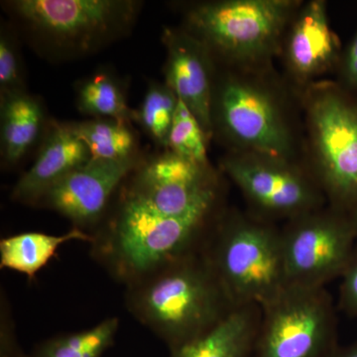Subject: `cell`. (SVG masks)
Instances as JSON below:
<instances>
[{"instance_id":"6da1fadb","label":"cell","mask_w":357,"mask_h":357,"mask_svg":"<svg viewBox=\"0 0 357 357\" xmlns=\"http://www.w3.org/2000/svg\"><path fill=\"white\" fill-rule=\"evenodd\" d=\"M211 121L213 140L227 151L306 163L299 93L274 64L241 67L217 63Z\"/></svg>"},{"instance_id":"7a4b0ae2","label":"cell","mask_w":357,"mask_h":357,"mask_svg":"<svg viewBox=\"0 0 357 357\" xmlns=\"http://www.w3.org/2000/svg\"><path fill=\"white\" fill-rule=\"evenodd\" d=\"M223 213L167 217L119 189L91 234V256L115 280L128 286L203 248Z\"/></svg>"},{"instance_id":"3957f363","label":"cell","mask_w":357,"mask_h":357,"mask_svg":"<svg viewBox=\"0 0 357 357\" xmlns=\"http://www.w3.org/2000/svg\"><path fill=\"white\" fill-rule=\"evenodd\" d=\"M126 306L170 351L208 332L236 307L204 248L126 286Z\"/></svg>"},{"instance_id":"277c9868","label":"cell","mask_w":357,"mask_h":357,"mask_svg":"<svg viewBox=\"0 0 357 357\" xmlns=\"http://www.w3.org/2000/svg\"><path fill=\"white\" fill-rule=\"evenodd\" d=\"M143 2L134 0H13L2 6L42 57L91 55L130 33Z\"/></svg>"},{"instance_id":"5b68a950","label":"cell","mask_w":357,"mask_h":357,"mask_svg":"<svg viewBox=\"0 0 357 357\" xmlns=\"http://www.w3.org/2000/svg\"><path fill=\"white\" fill-rule=\"evenodd\" d=\"M303 0H208L188 2L181 27L222 65L274 64L284 35Z\"/></svg>"},{"instance_id":"8992f818","label":"cell","mask_w":357,"mask_h":357,"mask_svg":"<svg viewBox=\"0 0 357 357\" xmlns=\"http://www.w3.org/2000/svg\"><path fill=\"white\" fill-rule=\"evenodd\" d=\"M305 161L332 208L357 206V96L323 79L298 91Z\"/></svg>"},{"instance_id":"52a82bcc","label":"cell","mask_w":357,"mask_h":357,"mask_svg":"<svg viewBox=\"0 0 357 357\" xmlns=\"http://www.w3.org/2000/svg\"><path fill=\"white\" fill-rule=\"evenodd\" d=\"M204 251L236 307L261 309L288 287L281 230L267 220L225 211Z\"/></svg>"},{"instance_id":"ba28073f","label":"cell","mask_w":357,"mask_h":357,"mask_svg":"<svg viewBox=\"0 0 357 357\" xmlns=\"http://www.w3.org/2000/svg\"><path fill=\"white\" fill-rule=\"evenodd\" d=\"M223 174L168 149L143 157L121 189L161 215L211 217L223 213Z\"/></svg>"},{"instance_id":"9c48e42d","label":"cell","mask_w":357,"mask_h":357,"mask_svg":"<svg viewBox=\"0 0 357 357\" xmlns=\"http://www.w3.org/2000/svg\"><path fill=\"white\" fill-rule=\"evenodd\" d=\"M220 170L243 192L255 217L292 220L325 208L328 199L305 162L227 151Z\"/></svg>"},{"instance_id":"30bf717a","label":"cell","mask_w":357,"mask_h":357,"mask_svg":"<svg viewBox=\"0 0 357 357\" xmlns=\"http://www.w3.org/2000/svg\"><path fill=\"white\" fill-rule=\"evenodd\" d=\"M255 357H331L335 316L325 288L288 286L261 307Z\"/></svg>"},{"instance_id":"8fae6325","label":"cell","mask_w":357,"mask_h":357,"mask_svg":"<svg viewBox=\"0 0 357 357\" xmlns=\"http://www.w3.org/2000/svg\"><path fill=\"white\" fill-rule=\"evenodd\" d=\"M356 237L349 213L331 206L288 220L281 230L288 286L324 288L342 276Z\"/></svg>"},{"instance_id":"7c38bea8","label":"cell","mask_w":357,"mask_h":357,"mask_svg":"<svg viewBox=\"0 0 357 357\" xmlns=\"http://www.w3.org/2000/svg\"><path fill=\"white\" fill-rule=\"evenodd\" d=\"M142 159L140 154L123 160L91 159L50 188L36 206L57 211L74 227L91 234Z\"/></svg>"},{"instance_id":"4fadbf2b","label":"cell","mask_w":357,"mask_h":357,"mask_svg":"<svg viewBox=\"0 0 357 357\" xmlns=\"http://www.w3.org/2000/svg\"><path fill=\"white\" fill-rule=\"evenodd\" d=\"M344 48L333 31L325 0L303 1L289 24L278 59L296 91L335 72Z\"/></svg>"},{"instance_id":"5bb4252c","label":"cell","mask_w":357,"mask_h":357,"mask_svg":"<svg viewBox=\"0 0 357 357\" xmlns=\"http://www.w3.org/2000/svg\"><path fill=\"white\" fill-rule=\"evenodd\" d=\"M161 39L166 49L165 83L197 117L208 140H213L211 103L215 59L206 45L181 26L164 27Z\"/></svg>"},{"instance_id":"9a60e30c","label":"cell","mask_w":357,"mask_h":357,"mask_svg":"<svg viewBox=\"0 0 357 357\" xmlns=\"http://www.w3.org/2000/svg\"><path fill=\"white\" fill-rule=\"evenodd\" d=\"M91 155L69 122H49L31 168L14 185L11 199L36 206L42 196L59 181L88 163Z\"/></svg>"},{"instance_id":"2e32d148","label":"cell","mask_w":357,"mask_h":357,"mask_svg":"<svg viewBox=\"0 0 357 357\" xmlns=\"http://www.w3.org/2000/svg\"><path fill=\"white\" fill-rule=\"evenodd\" d=\"M259 307H236L208 332L171 351L170 357H248L259 330Z\"/></svg>"},{"instance_id":"e0dca14e","label":"cell","mask_w":357,"mask_h":357,"mask_svg":"<svg viewBox=\"0 0 357 357\" xmlns=\"http://www.w3.org/2000/svg\"><path fill=\"white\" fill-rule=\"evenodd\" d=\"M46 123L41 100L28 91L0 100L2 163L17 165L46 131Z\"/></svg>"},{"instance_id":"ac0fdd59","label":"cell","mask_w":357,"mask_h":357,"mask_svg":"<svg viewBox=\"0 0 357 357\" xmlns=\"http://www.w3.org/2000/svg\"><path fill=\"white\" fill-rule=\"evenodd\" d=\"M74 241L91 243L93 236L73 227L60 236L35 231L6 237L0 241V266L25 275L33 280L55 256L60 246Z\"/></svg>"},{"instance_id":"d6986e66","label":"cell","mask_w":357,"mask_h":357,"mask_svg":"<svg viewBox=\"0 0 357 357\" xmlns=\"http://www.w3.org/2000/svg\"><path fill=\"white\" fill-rule=\"evenodd\" d=\"M77 107L93 119H109L132 126L135 110L128 105L123 82L107 69L96 70L77 84Z\"/></svg>"},{"instance_id":"ffe728a7","label":"cell","mask_w":357,"mask_h":357,"mask_svg":"<svg viewBox=\"0 0 357 357\" xmlns=\"http://www.w3.org/2000/svg\"><path fill=\"white\" fill-rule=\"evenodd\" d=\"M88 148L91 160H123L139 155L132 126L109 119L69 122Z\"/></svg>"},{"instance_id":"44dd1931","label":"cell","mask_w":357,"mask_h":357,"mask_svg":"<svg viewBox=\"0 0 357 357\" xmlns=\"http://www.w3.org/2000/svg\"><path fill=\"white\" fill-rule=\"evenodd\" d=\"M119 328V319H105L88 330L44 340L29 357H102L114 344Z\"/></svg>"},{"instance_id":"7402d4cb","label":"cell","mask_w":357,"mask_h":357,"mask_svg":"<svg viewBox=\"0 0 357 357\" xmlns=\"http://www.w3.org/2000/svg\"><path fill=\"white\" fill-rule=\"evenodd\" d=\"M178 102L177 95L165 82L155 81L149 84L139 109L135 110L134 122L163 149H167Z\"/></svg>"},{"instance_id":"603a6c76","label":"cell","mask_w":357,"mask_h":357,"mask_svg":"<svg viewBox=\"0 0 357 357\" xmlns=\"http://www.w3.org/2000/svg\"><path fill=\"white\" fill-rule=\"evenodd\" d=\"M210 143L197 117L178 100L167 149L198 163L208 164L211 163L208 157Z\"/></svg>"},{"instance_id":"cb8c5ba5","label":"cell","mask_w":357,"mask_h":357,"mask_svg":"<svg viewBox=\"0 0 357 357\" xmlns=\"http://www.w3.org/2000/svg\"><path fill=\"white\" fill-rule=\"evenodd\" d=\"M14 26L2 22L0 30V100L27 91L24 67Z\"/></svg>"},{"instance_id":"d4e9b609","label":"cell","mask_w":357,"mask_h":357,"mask_svg":"<svg viewBox=\"0 0 357 357\" xmlns=\"http://www.w3.org/2000/svg\"><path fill=\"white\" fill-rule=\"evenodd\" d=\"M0 357H26L18 344L13 312L3 291L0 299Z\"/></svg>"},{"instance_id":"484cf974","label":"cell","mask_w":357,"mask_h":357,"mask_svg":"<svg viewBox=\"0 0 357 357\" xmlns=\"http://www.w3.org/2000/svg\"><path fill=\"white\" fill-rule=\"evenodd\" d=\"M337 82L342 88L357 95V30L344 48L335 70Z\"/></svg>"},{"instance_id":"4316f807","label":"cell","mask_w":357,"mask_h":357,"mask_svg":"<svg viewBox=\"0 0 357 357\" xmlns=\"http://www.w3.org/2000/svg\"><path fill=\"white\" fill-rule=\"evenodd\" d=\"M340 306L347 314L357 316V253L354 252L349 267L342 275Z\"/></svg>"},{"instance_id":"83f0119b","label":"cell","mask_w":357,"mask_h":357,"mask_svg":"<svg viewBox=\"0 0 357 357\" xmlns=\"http://www.w3.org/2000/svg\"><path fill=\"white\" fill-rule=\"evenodd\" d=\"M331 357H357V344L340 349V351L335 349Z\"/></svg>"},{"instance_id":"f1b7e54d","label":"cell","mask_w":357,"mask_h":357,"mask_svg":"<svg viewBox=\"0 0 357 357\" xmlns=\"http://www.w3.org/2000/svg\"><path fill=\"white\" fill-rule=\"evenodd\" d=\"M349 217H351L352 225H354L357 234V206H356V208L349 213Z\"/></svg>"}]
</instances>
